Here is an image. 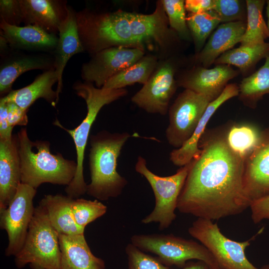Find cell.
Wrapping results in <instances>:
<instances>
[{"mask_svg":"<svg viewBox=\"0 0 269 269\" xmlns=\"http://www.w3.org/2000/svg\"><path fill=\"white\" fill-rule=\"evenodd\" d=\"M177 209L211 220L239 214L251 203L244 190L245 160L229 146L226 131L203 134Z\"/></svg>","mask_w":269,"mask_h":269,"instance_id":"obj_1","label":"cell"},{"mask_svg":"<svg viewBox=\"0 0 269 269\" xmlns=\"http://www.w3.org/2000/svg\"><path fill=\"white\" fill-rule=\"evenodd\" d=\"M76 15L82 44L93 54L113 47L144 50L154 44L163 48L176 35L168 27L162 0L157 2L155 11L149 14L121 10L105 13L85 10Z\"/></svg>","mask_w":269,"mask_h":269,"instance_id":"obj_2","label":"cell"},{"mask_svg":"<svg viewBox=\"0 0 269 269\" xmlns=\"http://www.w3.org/2000/svg\"><path fill=\"white\" fill-rule=\"evenodd\" d=\"M131 135L128 132L102 131L90 136L89 154L91 182L86 193L96 199L106 201L120 196L128 184L117 170V160Z\"/></svg>","mask_w":269,"mask_h":269,"instance_id":"obj_3","label":"cell"},{"mask_svg":"<svg viewBox=\"0 0 269 269\" xmlns=\"http://www.w3.org/2000/svg\"><path fill=\"white\" fill-rule=\"evenodd\" d=\"M16 136L21 183L36 189L44 183L66 186L71 183L76 172V162L60 153H51L47 140H31L26 128H21Z\"/></svg>","mask_w":269,"mask_h":269,"instance_id":"obj_4","label":"cell"},{"mask_svg":"<svg viewBox=\"0 0 269 269\" xmlns=\"http://www.w3.org/2000/svg\"><path fill=\"white\" fill-rule=\"evenodd\" d=\"M76 94L85 101L87 113L86 117L76 128L69 130L63 126L56 119L53 124L66 131L73 139L77 155V170L71 183L66 187L67 195L78 198L87 192V184L83 174L85 150L89 137L91 128L101 109L106 105L112 103L127 94L125 89H106L98 88L92 83L86 82L74 86Z\"/></svg>","mask_w":269,"mask_h":269,"instance_id":"obj_5","label":"cell"},{"mask_svg":"<svg viewBox=\"0 0 269 269\" xmlns=\"http://www.w3.org/2000/svg\"><path fill=\"white\" fill-rule=\"evenodd\" d=\"M18 269H61L59 234L51 224L43 206L34 209L22 248L15 256Z\"/></svg>","mask_w":269,"mask_h":269,"instance_id":"obj_6","label":"cell"},{"mask_svg":"<svg viewBox=\"0 0 269 269\" xmlns=\"http://www.w3.org/2000/svg\"><path fill=\"white\" fill-rule=\"evenodd\" d=\"M131 243L145 253L156 256L165 266L182 268L187 261L197 260L205 263L211 269H220L211 253L201 244L173 234H135Z\"/></svg>","mask_w":269,"mask_h":269,"instance_id":"obj_7","label":"cell"},{"mask_svg":"<svg viewBox=\"0 0 269 269\" xmlns=\"http://www.w3.org/2000/svg\"><path fill=\"white\" fill-rule=\"evenodd\" d=\"M193 160L180 167L176 173L160 176L150 171L145 158L137 157L135 170L144 177L150 185L155 197L153 210L141 221L143 224L158 223L159 230L169 228L176 218L179 196L184 185Z\"/></svg>","mask_w":269,"mask_h":269,"instance_id":"obj_8","label":"cell"},{"mask_svg":"<svg viewBox=\"0 0 269 269\" xmlns=\"http://www.w3.org/2000/svg\"><path fill=\"white\" fill-rule=\"evenodd\" d=\"M188 232L211 253L220 269H260L255 267L245 255L252 239L233 241L221 233L217 224L201 218L192 223Z\"/></svg>","mask_w":269,"mask_h":269,"instance_id":"obj_9","label":"cell"},{"mask_svg":"<svg viewBox=\"0 0 269 269\" xmlns=\"http://www.w3.org/2000/svg\"><path fill=\"white\" fill-rule=\"evenodd\" d=\"M212 100L189 89L179 94L168 109L169 124L165 130L168 143L175 149L191 137Z\"/></svg>","mask_w":269,"mask_h":269,"instance_id":"obj_10","label":"cell"},{"mask_svg":"<svg viewBox=\"0 0 269 269\" xmlns=\"http://www.w3.org/2000/svg\"><path fill=\"white\" fill-rule=\"evenodd\" d=\"M36 193V189L21 183L7 207L0 211V228L6 231L8 239L7 257H15L23 246L33 216Z\"/></svg>","mask_w":269,"mask_h":269,"instance_id":"obj_11","label":"cell"},{"mask_svg":"<svg viewBox=\"0 0 269 269\" xmlns=\"http://www.w3.org/2000/svg\"><path fill=\"white\" fill-rule=\"evenodd\" d=\"M82 68L81 75L86 82L103 87L112 77L134 64L144 56V50L122 46L113 47L93 54Z\"/></svg>","mask_w":269,"mask_h":269,"instance_id":"obj_12","label":"cell"},{"mask_svg":"<svg viewBox=\"0 0 269 269\" xmlns=\"http://www.w3.org/2000/svg\"><path fill=\"white\" fill-rule=\"evenodd\" d=\"M174 72L171 63L165 62L160 64L132 97L133 103L148 113L166 115L177 86Z\"/></svg>","mask_w":269,"mask_h":269,"instance_id":"obj_13","label":"cell"},{"mask_svg":"<svg viewBox=\"0 0 269 269\" xmlns=\"http://www.w3.org/2000/svg\"><path fill=\"white\" fill-rule=\"evenodd\" d=\"M243 185L251 204L269 195V128L262 131L259 144L245 160Z\"/></svg>","mask_w":269,"mask_h":269,"instance_id":"obj_14","label":"cell"},{"mask_svg":"<svg viewBox=\"0 0 269 269\" xmlns=\"http://www.w3.org/2000/svg\"><path fill=\"white\" fill-rule=\"evenodd\" d=\"M239 73L240 71L228 65L218 64L210 69L197 66L184 74L177 85L205 95L213 101L223 92L228 82Z\"/></svg>","mask_w":269,"mask_h":269,"instance_id":"obj_15","label":"cell"},{"mask_svg":"<svg viewBox=\"0 0 269 269\" xmlns=\"http://www.w3.org/2000/svg\"><path fill=\"white\" fill-rule=\"evenodd\" d=\"M21 183L17 136L0 139V211L7 207Z\"/></svg>","mask_w":269,"mask_h":269,"instance_id":"obj_16","label":"cell"},{"mask_svg":"<svg viewBox=\"0 0 269 269\" xmlns=\"http://www.w3.org/2000/svg\"><path fill=\"white\" fill-rule=\"evenodd\" d=\"M246 29V22L222 23L210 36L202 50L195 56L199 66L208 68L222 54L240 42Z\"/></svg>","mask_w":269,"mask_h":269,"instance_id":"obj_17","label":"cell"},{"mask_svg":"<svg viewBox=\"0 0 269 269\" xmlns=\"http://www.w3.org/2000/svg\"><path fill=\"white\" fill-rule=\"evenodd\" d=\"M239 87L236 84H228L221 95L211 102L191 137L179 148L173 149L170 153L171 162L179 167L186 165L200 152L198 147L199 140L209 120L216 110L225 102L238 96Z\"/></svg>","mask_w":269,"mask_h":269,"instance_id":"obj_18","label":"cell"},{"mask_svg":"<svg viewBox=\"0 0 269 269\" xmlns=\"http://www.w3.org/2000/svg\"><path fill=\"white\" fill-rule=\"evenodd\" d=\"M58 32L53 68L58 78L56 91L59 98L62 88L63 72L67 62L72 56L84 50L78 33L76 14L70 7H66V15Z\"/></svg>","mask_w":269,"mask_h":269,"instance_id":"obj_19","label":"cell"},{"mask_svg":"<svg viewBox=\"0 0 269 269\" xmlns=\"http://www.w3.org/2000/svg\"><path fill=\"white\" fill-rule=\"evenodd\" d=\"M59 241L61 269H105V261L92 253L84 234H59Z\"/></svg>","mask_w":269,"mask_h":269,"instance_id":"obj_20","label":"cell"},{"mask_svg":"<svg viewBox=\"0 0 269 269\" xmlns=\"http://www.w3.org/2000/svg\"><path fill=\"white\" fill-rule=\"evenodd\" d=\"M58 78L54 68L48 70L39 75L34 81L23 88L13 90L0 99L2 102H13L25 111L38 99L43 98L52 106L58 101L56 91L53 85Z\"/></svg>","mask_w":269,"mask_h":269,"instance_id":"obj_21","label":"cell"},{"mask_svg":"<svg viewBox=\"0 0 269 269\" xmlns=\"http://www.w3.org/2000/svg\"><path fill=\"white\" fill-rule=\"evenodd\" d=\"M2 36L14 48L47 50L56 48L58 38L54 33L33 25L19 26L7 23L1 19Z\"/></svg>","mask_w":269,"mask_h":269,"instance_id":"obj_22","label":"cell"},{"mask_svg":"<svg viewBox=\"0 0 269 269\" xmlns=\"http://www.w3.org/2000/svg\"><path fill=\"white\" fill-rule=\"evenodd\" d=\"M19 2L22 21L27 25L38 26L49 33L58 31L66 8L62 12L58 2L50 0H19Z\"/></svg>","mask_w":269,"mask_h":269,"instance_id":"obj_23","label":"cell"},{"mask_svg":"<svg viewBox=\"0 0 269 269\" xmlns=\"http://www.w3.org/2000/svg\"><path fill=\"white\" fill-rule=\"evenodd\" d=\"M73 198L62 194L45 195L39 204L44 208L48 218L59 234H82L85 229L75 222L71 211Z\"/></svg>","mask_w":269,"mask_h":269,"instance_id":"obj_24","label":"cell"},{"mask_svg":"<svg viewBox=\"0 0 269 269\" xmlns=\"http://www.w3.org/2000/svg\"><path fill=\"white\" fill-rule=\"evenodd\" d=\"M269 56V43L240 45L222 54L214 64L234 65L239 69L240 72L246 75L255 67L259 61Z\"/></svg>","mask_w":269,"mask_h":269,"instance_id":"obj_25","label":"cell"},{"mask_svg":"<svg viewBox=\"0 0 269 269\" xmlns=\"http://www.w3.org/2000/svg\"><path fill=\"white\" fill-rule=\"evenodd\" d=\"M156 65L155 57L144 56L134 64L110 78L102 88L119 89L136 83L144 85L156 69Z\"/></svg>","mask_w":269,"mask_h":269,"instance_id":"obj_26","label":"cell"},{"mask_svg":"<svg viewBox=\"0 0 269 269\" xmlns=\"http://www.w3.org/2000/svg\"><path fill=\"white\" fill-rule=\"evenodd\" d=\"M51 62L46 57L26 56L13 59L3 65L0 70V95L9 93L15 80L22 74L35 69H53Z\"/></svg>","mask_w":269,"mask_h":269,"instance_id":"obj_27","label":"cell"},{"mask_svg":"<svg viewBox=\"0 0 269 269\" xmlns=\"http://www.w3.org/2000/svg\"><path fill=\"white\" fill-rule=\"evenodd\" d=\"M239 87V99L246 106L255 108L263 96L269 94V56L257 71L243 79Z\"/></svg>","mask_w":269,"mask_h":269,"instance_id":"obj_28","label":"cell"},{"mask_svg":"<svg viewBox=\"0 0 269 269\" xmlns=\"http://www.w3.org/2000/svg\"><path fill=\"white\" fill-rule=\"evenodd\" d=\"M246 29L240 41L241 45L262 44L269 37V30L263 11L266 1L247 0Z\"/></svg>","mask_w":269,"mask_h":269,"instance_id":"obj_29","label":"cell"},{"mask_svg":"<svg viewBox=\"0 0 269 269\" xmlns=\"http://www.w3.org/2000/svg\"><path fill=\"white\" fill-rule=\"evenodd\" d=\"M261 132L251 124H234L226 131V140L232 150L245 160L259 144Z\"/></svg>","mask_w":269,"mask_h":269,"instance_id":"obj_30","label":"cell"},{"mask_svg":"<svg viewBox=\"0 0 269 269\" xmlns=\"http://www.w3.org/2000/svg\"><path fill=\"white\" fill-rule=\"evenodd\" d=\"M186 22L194 42L196 53L202 50L211 33L221 23L218 15L213 10L189 13L186 16Z\"/></svg>","mask_w":269,"mask_h":269,"instance_id":"obj_31","label":"cell"},{"mask_svg":"<svg viewBox=\"0 0 269 269\" xmlns=\"http://www.w3.org/2000/svg\"><path fill=\"white\" fill-rule=\"evenodd\" d=\"M71 211L76 223L85 229L88 224L103 216L107 207L97 199L76 198L72 201Z\"/></svg>","mask_w":269,"mask_h":269,"instance_id":"obj_32","label":"cell"},{"mask_svg":"<svg viewBox=\"0 0 269 269\" xmlns=\"http://www.w3.org/2000/svg\"><path fill=\"white\" fill-rule=\"evenodd\" d=\"M162 2L171 29L181 38L189 40L191 34L186 22L185 1L163 0Z\"/></svg>","mask_w":269,"mask_h":269,"instance_id":"obj_33","label":"cell"},{"mask_svg":"<svg viewBox=\"0 0 269 269\" xmlns=\"http://www.w3.org/2000/svg\"><path fill=\"white\" fill-rule=\"evenodd\" d=\"M221 23L245 21L247 20L246 1L240 0H214L213 8Z\"/></svg>","mask_w":269,"mask_h":269,"instance_id":"obj_34","label":"cell"},{"mask_svg":"<svg viewBox=\"0 0 269 269\" xmlns=\"http://www.w3.org/2000/svg\"><path fill=\"white\" fill-rule=\"evenodd\" d=\"M129 269H175L163 265L156 257L142 251L131 243L125 248Z\"/></svg>","mask_w":269,"mask_h":269,"instance_id":"obj_35","label":"cell"},{"mask_svg":"<svg viewBox=\"0 0 269 269\" xmlns=\"http://www.w3.org/2000/svg\"><path fill=\"white\" fill-rule=\"evenodd\" d=\"M0 13L1 19L8 24L18 26L22 21L19 0H1Z\"/></svg>","mask_w":269,"mask_h":269,"instance_id":"obj_36","label":"cell"},{"mask_svg":"<svg viewBox=\"0 0 269 269\" xmlns=\"http://www.w3.org/2000/svg\"><path fill=\"white\" fill-rule=\"evenodd\" d=\"M250 208L251 218L255 224L269 219V195L253 202Z\"/></svg>","mask_w":269,"mask_h":269,"instance_id":"obj_37","label":"cell"},{"mask_svg":"<svg viewBox=\"0 0 269 269\" xmlns=\"http://www.w3.org/2000/svg\"><path fill=\"white\" fill-rule=\"evenodd\" d=\"M4 103L6 106L9 126L12 128L16 126H26L28 123L27 111L23 110L13 102Z\"/></svg>","mask_w":269,"mask_h":269,"instance_id":"obj_38","label":"cell"},{"mask_svg":"<svg viewBox=\"0 0 269 269\" xmlns=\"http://www.w3.org/2000/svg\"><path fill=\"white\" fill-rule=\"evenodd\" d=\"M214 0H186L185 9L190 13H197L213 10Z\"/></svg>","mask_w":269,"mask_h":269,"instance_id":"obj_39","label":"cell"},{"mask_svg":"<svg viewBox=\"0 0 269 269\" xmlns=\"http://www.w3.org/2000/svg\"><path fill=\"white\" fill-rule=\"evenodd\" d=\"M12 129L8 124L6 104L0 102V139L11 138Z\"/></svg>","mask_w":269,"mask_h":269,"instance_id":"obj_40","label":"cell"},{"mask_svg":"<svg viewBox=\"0 0 269 269\" xmlns=\"http://www.w3.org/2000/svg\"><path fill=\"white\" fill-rule=\"evenodd\" d=\"M181 269H211L209 266L204 262H191L187 263Z\"/></svg>","mask_w":269,"mask_h":269,"instance_id":"obj_41","label":"cell"},{"mask_svg":"<svg viewBox=\"0 0 269 269\" xmlns=\"http://www.w3.org/2000/svg\"><path fill=\"white\" fill-rule=\"evenodd\" d=\"M266 6V14L268 17V27L269 30V0H267Z\"/></svg>","mask_w":269,"mask_h":269,"instance_id":"obj_42","label":"cell"},{"mask_svg":"<svg viewBox=\"0 0 269 269\" xmlns=\"http://www.w3.org/2000/svg\"><path fill=\"white\" fill-rule=\"evenodd\" d=\"M260 269H269V264L266 265L262 267Z\"/></svg>","mask_w":269,"mask_h":269,"instance_id":"obj_43","label":"cell"}]
</instances>
